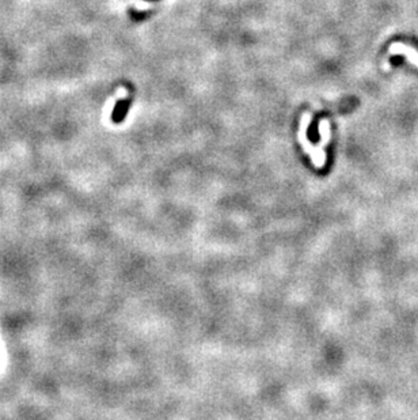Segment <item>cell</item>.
Masks as SVG:
<instances>
[{"mask_svg":"<svg viewBox=\"0 0 418 420\" xmlns=\"http://www.w3.org/2000/svg\"><path fill=\"white\" fill-rule=\"evenodd\" d=\"M129 105H131L129 99H121V101L117 102L114 111L111 112V121L115 123V124L123 123L125 117H127V115H128Z\"/></svg>","mask_w":418,"mask_h":420,"instance_id":"cell-1","label":"cell"}]
</instances>
